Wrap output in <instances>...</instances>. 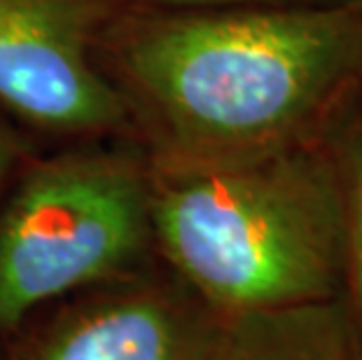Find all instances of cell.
<instances>
[{
	"mask_svg": "<svg viewBox=\"0 0 362 360\" xmlns=\"http://www.w3.org/2000/svg\"><path fill=\"white\" fill-rule=\"evenodd\" d=\"M213 327L180 281L141 272L68 297L19 342L5 339V360H206Z\"/></svg>",
	"mask_w": 362,
	"mask_h": 360,
	"instance_id": "cell-5",
	"label": "cell"
},
{
	"mask_svg": "<svg viewBox=\"0 0 362 360\" xmlns=\"http://www.w3.org/2000/svg\"><path fill=\"white\" fill-rule=\"evenodd\" d=\"M103 0H0V103L59 134H103L131 120L122 91L98 71Z\"/></svg>",
	"mask_w": 362,
	"mask_h": 360,
	"instance_id": "cell-4",
	"label": "cell"
},
{
	"mask_svg": "<svg viewBox=\"0 0 362 360\" xmlns=\"http://www.w3.org/2000/svg\"><path fill=\"white\" fill-rule=\"evenodd\" d=\"M150 173L155 250L215 318L341 297V173L315 143Z\"/></svg>",
	"mask_w": 362,
	"mask_h": 360,
	"instance_id": "cell-2",
	"label": "cell"
},
{
	"mask_svg": "<svg viewBox=\"0 0 362 360\" xmlns=\"http://www.w3.org/2000/svg\"><path fill=\"white\" fill-rule=\"evenodd\" d=\"M0 360H5V339L0 337Z\"/></svg>",
	"mask_w": 362,
	"mask_h": 360,
	"instance_id": "cell-10",
	"label": "cell"
},
{
	"mask_svg": "<svg viewBox=\"0 0 362 360\" xmlns=\"http://www.w3.org/2000/svg\"><path fill=\"white\" fill-rule=\"evenodd\" d=\"M150 3L185 7V10H206V7H238V5H276L281 0H150ZM292 3V0H283Z\"/></svg>",
	"mask_w": 362,
	"mask_h": 360,
	"instance_id": "cell-8",
	"label": "cell"
},
{
	"mask_svg": "<svg viewBox=\"0 0 362 360\" xmlns=\"http://www.w3.org/2000/svg\"><path fill=\"white\" fill-rule=\"evenodd\" d=\"M152 250L150 162L87 150L33 166L0 213V337L49 302L145 272Z\"/></svg>",
	"mask_w": 362,
	"mask_h": 360,
	"instance_id": "cell-3",
	"label": "cell"
},
{
	"mask_svg": "<svg viewBox=\"0 0 362 360\" xmlns=\"http://www.w3.org/2000/svg\"><path fill=\"white\" fill-rule=\"evenodd\" d=\"M344 190V227H346V290L351 311L362 327V129L353 141L346 171L341 173Z\"/></svg>",
	"mask_w": 362,
	"mask_h": 360,
	"instance_id": "cell-7",
	"label": "cell"
},
{
	"mask_svg": "<svg viewBox=\"0 0 362 360\" xmlns=\"http://www.w3.org/2000/svg\"><path fill=\"white\" fill-rule=\"evenodd\" d=\"M115 66L152 166L279 155L362 82V0L150 14L122 26Z\"/></svg>",
	"mask_w": 362,
	"mask_h": 360,
	"instance_id": "cell-1",
	"label": "cell"
},
{
	"mask_svg": "<svg viewBox=\"0 0 362 360\" xmlns=\"http://www.w3.org/2000/svg\"><path fill=\"white\" fill-rule=\"evenodd\" d=\"M360 325L341 297L215 318L206 360H362Z\"/></svg>",
	"mask_w": 362,
	"mask_h": 360,
	"instance_id": "cell-6",
	"label": "cell"
},
{
	"mask_svg": "<svg viewBox=\"0 0 362 360\" xmlns=\"http://www.w3.org/2000/svg\"><path fill=\"white\" fill-rule=\"evenodd\" d=\"M12 157H14L12 143L3 132H0V185H3L5 175H7V171H10V166H12Z\"/></svg>",
	"mask_w": 362,
	"mask_h": 360,
	"instance_id": "cell-9",
	"label": "cell"
}]
</instances>
